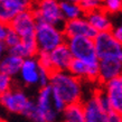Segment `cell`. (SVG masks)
I'll return each mask as SVG.
<instances>
[{
    "label": "cell",
    "mask_w": 122,
    "mask_h": 122,
    "mask_svg": "<svg viewBox=\"0 0 122 122\" xmlns=\"http://www.w3.org/2000/svg\"><path fill=\"white\" fill-rule=\"evenodd\" d=\"M53 95L59 97L66 104L81 102L83 97L82 80L77 78L68 71L53 72L49 83Z\"/></svg>",
    "instance_id": "1"
},
{
    "label": "cell",
    "mask_w": 122,
    "mask_h": 122,
    "mask_svg": "<svg viewBox=\"0 0 122 122\" xmlns=\"http://www.w3.org/2000/svg\"><path fill=\"white\" fill-rule=\"evenodd\" d=\"M65 35L61 27L44 21H37L35 28V41L38 53H48L65 43Z\"/></svg>",
    "instance_id": "2"
},
{
    "label": "cell",
    "mask_w": 122,
    "mask_h": 122,
    "mask_svg": "<svg viewBox=\"0 0 122 122\" xmlns=\"http://www.w3.org/2000/svg\"><path fill=\"white\" fill-rule=\"evenodd\" d=\"M61 113L56 111L52 102V90L49 85L39 87L35 107L28 118L33 122H57Z\"/></svg>",
    "instance_id": "3"
},
{
    "label": "cell",
    "mask_w": 122,
    "mask_h": 122,
    "mask_svg": "<svg viewBox=\"0 0 122 122\" xmlns=\"http://www.w3.org/2000/svg\"><path fill=\"white\" fill-rule=\"evenodd\" d=\"M0 105L10 113L20 114L27 118L35 107V101L31 100L25 91L12 86L0 96Z\"/></svg>",
    "instance_id": "4"
},
{
    "label": "cell",
    "mask_w": 122,
    "mask_h": 122,
    "mask_svg": "<svg viewBox=\"0 0 122 122\" xmlns=\"http://www.w3.org/2000/svg\"><path fill=\"white\" fill-rule=\"evenodd\" d=\"M65 44L70 49L73 58L80 59L87 64H99L93 38L84 36H73L65 39Z\"/></svg>",
    "instance_id": "5"
},
{
    "label": "cell",
    "mask_w": 122,
    "mask_h": 122,
    "mask_svg": "<svg viewBox=\"0 0 122 122\" xmlns=\"http://www.w3.org/2000/svg\"><path fill=\"white\" fill-rule=\"evenodd\" d=\"M95 53L99 61L102 59H117L122 61V43L118 41L111 31L97 33L93 38Z\"/></svg>",
    "instance_id": "6"
},
{
    "label": "cell",
    "mask_w": 122,
    "mask_h": 122,
    "mask_svg": "<svg viewBox=\"0 0 122 122\" xmlns=\"http://www.w3.org/2000/svg\"><path fill=\"white\" fill-rule=\"evenodd\" d=\"M31 11L37 21L52 24L61 28L65 22L61 12L59 0H34Z\"/></svg>",
    "instance_id": "7"
},
{
    "label": "cell",
    "mask_w": 122,
    "mask_h": 122,
    "mask_svg": "<svg viewBox=\"0 0 122 122\" xmlns=\"http://www.w3.org/2000/svg\"><path fill=\"white\" fill-rule=\"evenodd\" d=\"M36 24H37V20L35 18L33 11L26 10L15 16L8 26L15 33H17L20 39L30 41V39H35Z\"/></svg>",
    "instance_id": "8"
},
{
    "label": "cell",
    "mask_w": 122,
    "mask_h": 122,
    "mask_svg": "<svg viewBox=\"0 0 122 122\" xmlns=\"http://www.w3.org/2000/svg\"><path fill=\"white\" fill-rule=\"evenodd\" d=\"M34 0H4L0 2V21L9 25L15 16L31 10Z\"/></svg>",
    "instance_id": "9"
},
{
    "label": "cell",
    "mask_w": 122,
    "mask_h": 122,
    "mask_svg": "<svg viewBox=\"0 0 122 122\" xmlns=\"http://www.w3.org/2000/svg\"><path fill=\"white\" fill-rule=\"evenodd\" d=\"M62 30L66 38L73 37V36H84V37L94 38L97 34L86 20L84 15L78 18L66 20L62 26Z\"/></svg>",
    "instance_id": "10"
},
{
    "label": "cell",
    "mask_w": 122,
    "mask_h": 122,
    "mask_svg": "<svg viewBox=\"0 0 122 122\" xmlns=\"http://www.w3.org/2000/svg\"><path fill=\"white\" fill-rule=\"evenodd\" d=\"M39 63L36 56L22 59L20 71L17 76L27 86H38L39 83Z\"/></svg>",
    "instance_id": "11"
},
{
    "label": "cell",
    "mask_w": 122,
    "mask_h": 122,
    "mask_svg": "<svg viewBox=\"0 0 122 122\" xmlns=\"http://www.w3.org/2000/svg\"><path fill=\"white\" fill-rule=\"evenodd\" d=\"M67 71L82 81L97 82L99 78V64H87L80 59L72 58Z\"/></svg>",
    "instance_id": "12"
},
{
    "label": "cell",
    "mask_w": 122,
    "mask_h": 122,
    "mask_svg": "<svg viewBox=\"0 0 122 122\" xmlns=\"http://www.w3.org/2000/svg\"><path fill=\"white\" fill-rule=\"evenodd\" d=\"M103 91L110 102L111 109L122 112V76H117L103 83Z\"/></svg>",
    "instance_id": "13"
},
{
    "label": "cell",
    "mask_w": 122,
    "mask_h": 122,
    "mask_svg": "<svg viewBox=\"0 0 122 122\" xmlns=\"http://www.w3.org/2000/svg\"><path fill=\"white\" fill-rule=\"evenodd\" d=\"M48 58L52 65L53 72H59V71H67L73 57L71 55L67 45L63 43L52 49L51 52H48Z\"/></svg>",
    "instance_id": "14"
},
{
    "label": "cell",
    "mask_w": 122,
    "mask_h": 122,
    "mask_svg": "<svg viewBox=\"0 0 122 122\" xmlns=\"http://www.w3.org/2000/svg\"><path fill=\"white\" fill-rule=\"evenodd\" d=\"M84 17L96 33L110 31L113 27L111 17L102 7L85 14Z\"/></svg>",
    "instance_id": "15"
},
{
    "label": "cell",
    "mask_w": 122,
    "mask_h": 122,
    "mask_svg": "<svg viewBox=\"0 0 122 122\" xmlns=\"http://www.w3.org/2000/svg\"><path fill=\"white\" fill-rule=\"evenodd\" d=\"M85 122H107V112L100 107L93 93L85 101L82 102Z\"/></svg>",
    "instance_id": "16"
},
{
    "label": "cell",
    "mask_w": 122,
    "mask_h": 122,
    "mask_svg": "<svg viewBox=\"0 0 122 122\" xmlns=\"http://www.w3.org/2000/svg\"><path fill=\"white\" fill-rule=\"evenodd\" d=\"M122 72V61L102 59L99 61V78L97 82L103 84L111 78L120 76Z\"/></svg>",
    "instance_id": "17"
},
{
    "label": "cell",
    "mask_w": 122,
    "mask_h": 122,
    "mask_svg": "<svg viewBox=\"0 0 122 122\" xmlns=\"http://www.w3.org/2000/svg\"><path fill=\"white\" fill-rule=\"evenodd\" d=\"M22 59L24 58L20 56L6 52V54L0 59V72L9 75L11 77H15L18 75L19 71H20Z\"/></svg>",
    "instance_id": "18"
},
{
    "label": "cell",
    "mask_w": 122,
    "mask_h": 122,
    "mask_svg": "<svg viewBox=\"0 0 122 122\" xmlns=\"http://www.w3.org/2000/svg\"><path fill=\"white\" fill-rule=\"evenodd\" d=\"M7 52L12 53L15 55H18L22 58H27V57H33L36 56L38 53L37 45L35 39H30V41H22L20 39L18 44L14 46V47L7 49Z\"/></svg>",
    "instance_id": "19"
},
{
    "label": "cell",
    "mask_w": 122,
    "mask_h": 122,
    "mask_svg": "<svg viewBox=\"0 0 122 122\" xmlns=\"http://www.w3.org/2000/svg\"><path fill=\"white\" fill-rule=\"evenodd\" d=\"M62 113V122H85L81 102L67 104Z\"/></svg>",
    "instance_id": "20"
},
{
    "label": "cell",
    "mask_w": 122,
    "mask_h": 122,
    "mask_svg": "<svg viewBox=\"0 0 122 122\" xmlns=\"http://www.w3.org/2000/svg\"><path fill=\"white\" fill-rule=\"evenodd\" d=\"M59 7H61V12L63 16V19L71 20L78 17H82L84 15L82 11L81 7L77 2H71V1H65V0H59Z\"/></svg>",
    "instance_id": "21"
},
{
    "label": "cell",
    "mask_w": 122,
    "mask_h": 122,
    "mask_svg": "<svg viewBox=\"0 0 122 122\" xmlns=\"http://www.w3.org/2000/svg\"><path fill=\"white\" fill-rule=\"evenodd\" d=\"M101 7L109 15H117L122 10V0H102Z\"/></svg>",
    "instance_id": "22"
},
{
    "label": "cell",
    "mask_w": 122,
    "mask_h": 122,
    "mask_svg": "<svg viewBox=\"0 0 122 122\" xmlns=\"http://www.w3.org/2000/svg\"><path fill=\"white\" fill-rule=\"evenodd\" d=\"M101 0H78L77 4L80 5L83 14H87L90 11L95 10L101 7Z\"/></svg>",
    "instance_id": "23"
},
{
    "label": "cell",
    "mask_w": 122,
    "mask_h": 122,
    "mask_svg": "<svg viewBox=\"0 0 122 122\" xmlns=\"http://www.w3.org/2000/svg\"><path fill=\"white\" fill-rule=\"evenodd\" d=\"M2 41H4L5 46L7 47V49H9V48L14 47V46H16V45L18 44L19 41H20V37L17 35V33H15L14 30L11 29V28H9V26H8L7 34H6L5 39Z\"/></svg>",
    "instance_id": "24"
},
{
    "label": "cell",
    "mask_w": 122,
    "mask_h": 122,
    "mask_svg": "<svg viewBox=\"0 0 122 122\" xmlns=\"http://www.w3.org/2000/svg\"><path fill=\"white\" fill-rule=\"evenodd\" d=\"M94 95H95V99L97 101V103L100 104V107L103 109L105 112H109L111 111V105H110V102L107 100V95H105V93H104L103 89H99L96 90L95 92H94Z\"/></svg>",
    "instance_id": "25"
},
{
    "label": "cell",
    "mask_w": 122,
    "mask_h": 122,
    "mask_svg": "<svg viewBox=\"0 0 122 122\" xmlns=\"http://www.w3.org/2000/svg\"><path fill=\"white\" fill-rule=\"evenodd\" d=\"M12 86H14L12 77L2 73V72H0V96L2 95L4 93H6L7 91H9Z\"/></svg>",
    "instance_id": "26"
},
{
    "label": "cell",
    "mask_w": 122,
    "mask_h": 122,
    "mask_svg": "<svg viewBox=\"0 0 122 122\" xmlns=\"http://www.w3.org/2000/svg\"><path fill=\"white\" fill-rule=\"evenodd\" d=\"M51 74L48 71L44 70L43 67L39 68V83H38V86L39 87H43V86H46L49 83V78H51Z\"/></svg>",
    "instance_id": "27"
},
{
    "label": "cell",
    "mask_w": 122,
    "mask_h": 122,
    "mask_svg": "<svg viewBox=\"0 0 122 122\" xmlns=\"http://www.w3.org/2000/svg\"><path fill=\"white\" fill-rule=\"evenodd\" d=\"M107 122H122V112H118L114 110L107 112Z\"/></svg>",
    "instance_id": "28"
},
{
    "label": "cell",
    "mask_w": 122,
    "mask_h": 122,
    "mask_svg": "<svg viewBox=\"0 0 122 122\" xmlns=\"http://www.w3.org/2000/svg\"><path fill=\"white\" fill-rule=\"evenodd\" d=\"M112 34V36L117 39L118 41L122 43V27L121 26H117V27H112V29L110 30Z\"/></svg>",
    "instance_id": "29"
},
{
    "label": "cell",
    "mask_w": 122,
    "mask_h": 122,
    "mask_svg": "<svg viewBox=\"0 0 122 122\" xmlns=\"http://www.w3.org/2000/svg\"><path fill=\"white\" fill-rule=\"evenodd\" d=\"M7 30H8V25L4 24L2 21H0V41H2L5 39V36L7 34Z\"/></svg>",
    "instance_id": "30"
},
{
    "label": "cell",
    "mask_w": 122,
    "mask_h": 122,
    "mask_svg": "<svg viewBox=\"0 0 122 122\" xmlns=\"http://www.w3.org/2000/svg\"><path fill=\"white\" fill-rule=\"evenodd\" d=\"M6 52H7V47L5 46L4 41H0V59H1V57L6 54Z\"/></svg>",
    "instance_id": "31"
},
{
    "label": "cell",
    "mask_w": 122,
    "mask_h": 122,
    "mask_svg": "<svg viewBox=\"0 0 122 122\" xmlns=\"http://www.w3.org/2000/svg\"><path fill=\"white\" fill-rule=\"evenodd\" d=\"M65 1H71V2H78V0H65Z\"/></svg>",
    "instance_id": "32"
},
{
    "label": "cell",
    "mask_w": 122,
    "mask_h": 122,
    "mask_svg": "<svg viewBox=\"0 0 122 122\" xmlns=\"http://www.w3.org/2000/svg\"><path fill=\"white\" fill-rule=\"evenodd\" d=\"M1 121H2V119H1V117H0V122H1Z\"/></svg>",
    "instance_id": "33"
},
{
    "label": "cell",
    "mask_w": 122,
    "mask_h": 122,
    "mask_svg": "<svg viewBox=\"0 0 122 122\" xmlns=\"http://www.w3.org/2000/svg\"><path fill=\"white\" fill-rule=\"evenodd\" d=\"M1 1H4V0H0V2H1Z\"/></svg>",
    "instance_id": "34"
},
{
    "label": "cell",
    "mask_w": 122,
    "mask_h": 122,
    "mask_svg": "<svg viewBox=\"0 0 122 122\" xmlns=\"http://www.w3.org/2000/svg\"><path fill=\"white\" fill-rule=\"evenodd\" d=\"M1 122H4V121H1Z\"/></svg>",
    "instance_id": "35"
},
{
    "label": "cell",
    "mask_w": 122,
    "mask_h": 122,
    "mask_svg": "<svg viewBox=\"0 0 122 122\" xmlns=\"http://www.w3.org/2000/svg\"><path fill=\"white\" fill-rule=\"evenodd\" d=\"M101 1H102V0H101Z\"/></svg>",
    "instance_id": "36"
}]
</instances>
